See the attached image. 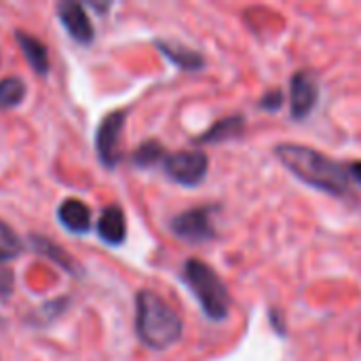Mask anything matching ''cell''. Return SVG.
Returning a JSON list of instances; mask_svg holds the SVG:
<instances>
[{
  "label": "cell",
  "mask_w": 361,
  "mask_h": 361,
  "mask_svg": "<svg viewBox=\"0 0 361 361\" xmlns=\"http://www.w3.org/2000/svg\"><path fill=\"white\" fill-rule=\"evenodd\" d=\"M271 324L279 334H286V326H283V317L279 309H271Z\"/></svg>",
  "instance_id": "d6986e66"
},
{
  "label": "cell",
  "mask_w": 361,
  "mask_h": 361,
  "mask_svg": "<svg viewBox=\"0 0 361 361\" xmlns=\"http://www.w3.org/2000/svg\"><path fill=\"white\" fill-rule=\"evenodd\" d=\"M25 97V85L19 78L0 80V108H13Z\"/></svg>",
  "instance_id": "2e32d148"
},
{
  "label": "cell",
  "mask_w": 361,
  "mask_h": 361,
  "mask_svg": "<svg viewBox=\"0 0 361 361\" xmlns=\"http://www.w3.org/2000/svg\"><path fill=\"white\" fill-rule=\"evenodd\" d=\"M23 245L19 241V237L15 235V231L0 220V264L6 260H13L21 254Z\"/></svg>",
  "instance_id": "9a60e30c"
},
{
  "label": "cell",
  "mask_w": 361,
  "mask_h": 361,
  "mask_svg": "<svg viewBox=\"0 0 361 361\" xmlns=\"http://www.w3.org/2000/svg\"><path fill=\"white\" fill-rule=\"evenodd\" d=\"M17 42L21 47L23 57L34 68V72L36 74H47L49 72V53H47V47L38 38H34L32 34H25V32H17Z\"/></svg>",
  "instance_id": "4fadbf2b"
},
{
  "label": "cell",
  "mask_w": 361,
  "mask_h": 361,
  "mask_svg": "<svg viewBox=\"0 0 361 361\" xmlns=\"http://www.w3.org/2000/svg\"><path fill=\"white\" fill-rule=\"evenodd\" d=\"M99 237L110 245H121L127 237V220L118 205H108L102 209L97 220Z\"/></svg>",
  "instance_id": "30bf717a"
},
{
  "label": "cell",
  "mask_w": 361,
  "mask_h": 361,
  "mask_svg": "<svg viewBox=\"0 0 361 361\" xmlns=\"http://www.w3.org/2000/svg\"><path fill=\"white\" fill-rule=\"evenodd\" d=\"M165 173L182 186H199L209 171V159L201 150H180L173 154H167L163 161Z\"/></svg>",
  "instance_id": "277c9868"
},
{
  "label": "cell",
  "mask_w": 361,
  "mask_h": 361,
  "mask_svg": "<svg viewBox=\"0 0 361 361\" xmlns=\"http://www.w3.org/2000/svg\"><path fill=\"white\" fill-rule=\"evenodd\" d=\"M165 148L157 142V140H148L142 146H137V150L133 152V163L142 169L157 165L159 161H165Z\"/></svg>",
  "instance_id": "5bb4252c"
},
{
  "label": "cell",
  "mask_w": 361,
  "mask_h": 361,
  "mask_svg": "<svg viewBox=\"0 0 361 361\" xmlns=\"http://www.w3.org/2000/svg\"><path fill=\"white\" fill-rule=\"evenodd\" d=\"M212 214H214V207H207V205L186 209L171 220V233L178 239L186 243H195V245L214 241L218 233L214 228Z\"/></svg>",
  "instance_id": "5b68a950"
},
{
  "label": "cell",
  "mask_w": 361,
  "mask_h": 361,
  "mask_svg": "<svg viewBox=\"0 0 361 361\" xmlns=\"http://www.w3.org/2000/svg\"><path fill=\"white\" fill-rule=\"evenodd\" d=\"M135 332L146 347L165 351L182 338L184 324L159 294L142 290L135 296Z\"/></svg>",
  "instance_id": "7a4b0ae2"
},
{
  "label": "cell",
  "mask_w": 361,
  "mask_h": 361,
  "mask_svg": "<svg viewBox=\"0 0 361 361\" xmlns=\"http://www.w3.org/2000/svg\"><path fill=\"white\" fill-rule=\"evenodd\" d=\"M123 127H125V112L116 110L110 112L102 125L97 127V135H95V146H97V157L106 167H114L121 161V135H123Z\"/></svg>",
  "instance_id": "52a82bcc"
},
{
  "label": "cell",
  "mask_w": 361,
  "mask_h": 361,
  "mask_svg": "<svg viewBox=\"0 0 361 361\" xmlns=\"http://www.w3.org/2000/svg\"><path fill=\"white\" fill-rule=\"evenodd\" d=\"M182 277L188 290L199 300L203 313L212 322H226L231 315V294L220 275L203 260L188 258L182 269Z\"/></svg>",
  "instance_id": "3957f363"
},
{
  "label": "cell",
  "mask_w": 361,
  "mask_h": 361,
  "mask_svg": "<svg viewBox=\"0 0 361 361\" xmlns=\"http://www.w3.org/2000/svg\"><path fill=\"white\" fill-rule=\"evenodd\" d=\"M157 47L159 51L171 61L176 63L180 70H186V72H199L205 68V57L192 49H186L182 44H176V42H167V40H157Z\"/></svg>",
  "instance_id": "7c38bea8"
},
{
  "label": "cell",
  "mask_w": 361,
  "mask_h": 361,
  "mask_svg": "<svg viewBox=\"0 0 361 361\" xmlns=\"http://www.w3.org/2000/svg\"><path fill=\"white\" fill-rule=\"evenodd\" d=\"M59 222L76 235H85L91 228V209L78 199H66L57 209Z\"/></svg>",
  "instance_id": "8fae6325"
},
{
  "label": "cell",
  "mask_w": 361,
  "mask_h": 361,
  "mask_svg": "<svg viewBox=\"0 0 361 361\" xmlns=\"http://www.w3.org/2000/svg\"><path fill=\"white\" fill-rule=\"evenodd\" d=\"M281 106H283V91H279V89H271L258 99V108H262L267 112H275Z\"/></svg>",
  "instance_id": "e0dca14e"
},
{
  "label": "cell",
  "mask_w": 361,
  "mask_h": 361,
  "mask_svg": "<svg viewBox=\"0 0 361 361\" xmlns=\"http://www.w3.org/2000/svg\"><path fill=\"white\" fill-rule=\"evenodd\" d=\"M349 169H351L353 184H355V186H361V161H353V163H349Z\"/></svg>",
  "instance_id": "ffe728a7"
},
{
  "label": "cell",
  "mask_w": 361,
  "mask_h": 361,
  "mask_svg": "<svg viewBox=\"0 0 361 361\" xmlns=\"http://www.w3.org/2000/svg\"><path fill=\"white\" fill-rule=\"evenodd\" d=\"M59 11V19L63 23V27L70 32V36L76 40V42H91L93 40V23L91 19L87 17L82 4L78 2H72V0H66L57 6Z\"/></svg>",
  "instance_id": "ba28073f"
},
{
  "label": "cell",
  "mask_w": 361,
  "mask_h": 361,
  "mask_svg": "<svg viewBox=\"0 0 361 361\" xmlns=\"http://www.w3.org/2000/svg\"><path fill=\"white\" fill-rule=\"evenodd\" d=\"M13 283H15V277H13L11 269L0 264V294H8L13 290Z\"/></svg>",
  "instance_id": "ac0fdd59"
},
{
  "label": "cell",
  "mask_w": 361,
  "mask_h": 361,
  "mask_svg": "<svg viewBox=\"0 0 361 361\" xmlns=\"http://www.w3.org/2000/svg\"><path fill=\"white\" fill-rule=\"evenodd\" d=\"M319 80L311 70H298L290 78V112L294 121H305L319 102Z\"/></svg>",
  "instance_id": "8992f818"
},
{
  "label": "cell",
  "mask_w": 361,
  "mask_h": 361,
  "mask_svg": "<svg viewBox=\"0 0 361 361\" xmlns=\"http://www.w3.org/2000/svg\"><path fill=\"white\" fill-rule=\"evenodd\" d=\"M245 133V116L243 114H233L216 121L207 131L195 137L197 144H224L243 137Z\"/></svg>",
  "instance_id": "9c48e42d"
},
{
  "label": "cell",
  "mask_w": 361,
  "mask_h": 361,
  "mask_svg": "<svg viewBox=\"0 0 361 361\" xmlns=\"http://www.w3.org/2000/svg\"><path fill=\"white\" fill-rule=\"evenodd\" d=\"M275 157L283 163V167L294 173L307 186L322 190L332 197H349L353 192V178L349 163H341L311 146L283 142L275 146Z\"/></svg>",
  "instance_id": "6da1fadb"
}]
</instances>
